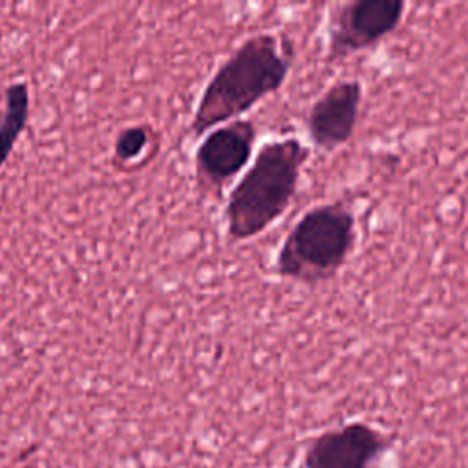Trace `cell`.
I'll return each instance as SVG.
<instances>
[{"label": "cell", "mask_w": 468, "mask_h": 468, "mask_svg": "<svg viewBox=\"0 0 468 468\" xmlns=\"http://www.w3.org/2000/svg\"><path fill=\"white\" fill-rule=\"evenodd\" d=\"M292 62L294 48L285 35L261 31L241 40L205 82L190 133L203 137L219 124L241 119L285 84Z\"/></svg>", "instance_id": "1"}, {"label": "cell", "mask_w": 468, "mask_h": 468, "mask_svg": "<svg viewBox=\"0 0 468 468\" xmlns=\"http://www.w3.org/2000/svg\"><path fill=\"white\" fill-rule=\"evenodd\" d=\"M309 155V148L296 137L272 139L260 146L227 196L223 221L230 241L258 238L287 212Z\"/></svg>", "instance_id": "2"}, {"label": "cell", "mask_w": 468, "mask_h": 468, "mask_svg": "<svg viewBox=\"0 0 468 468\" xmlns=\"http://www.w3.org/2000/svg\"><path fill=\"white\" fill-rule=\"evenodd\" d=\"M356 239V219L346 203L314 205L283 238L274 258V272L302 285L325 283L342 271Z\"/></svg>", "instance_id": "3"}, {"label": "cell", "mask_w": 468, "mask_h": 468, "mask_svg": "<svg viewBox=\"0 0 468 468\" xmlns=\"http://www.w3.org/2000/svg\"><path fill=\"white\" fill-rule=\"evenodd\" d=\"M256 139L258 126L245 117L207 132L194 152V179L199 194L219 199L252 163Z\"/></svg>", "instance_id": "4"}, {"label": "cell", "mask_w": 468, "mask_h": 468, "mask_svg": "<svg viewBox=\"0 0 468 468\" xmlns=\"http://www.w3.org/2000/svg\"><path fill=\"white\" fill-rule=\"evenodd\" d=\"M406 9L402 0H351L336 5L327 24V60L375 48L399 29Z\"/></svg>", "instance_id": "5"}, {"label": "cell", "mask_w": 468, "mask_h": 468, "mask_svg": "<svg viewBox=\"0 0 468 468\" xmlns=\"http://www.w3.org/2000/svg\"><path fill=\"white\" fill-rule=\"evenodd\" d=\"M388 448L389 439L378 428L353 420L311 439L300 468H373Z\"/></svg>", "instance_id": "6"}, {"label": "cell", "mask_w": 468, "mask_h": 468, "mask_svg": "<svg viewBox=\"0 0 468 468\" xmlns=\"http://www.w3.org/2000/svg\"><path fill=\"white\" fill-rule=\"evenodd\" d=\"M362 84L356 79L331 84L309 108L305 128L311 143L325 152L344 146L356 130L362 106Z\"/></svg>", "instance_id": "7"}, {"label": "cell", "mask_w": 468, "mask_h": 468, "mask_svg": "<svg viewBox=\"0 0 468 468\" xmlns=\"http://www.w3.org/2000/svg\"><path fill=\"white\" fill-rule=\"evenodd\" d=\"M31 115V90L20 79L4 90V108L0 110V170L11 159L18 139L26 132Z\"/></svg>", "instance_id": "8"}, {"label": "cell", "mask_w": 468, "mask_h": 468, "mask_svg": "<svg viewBox=\"0 0 468 468\" xmlns=\"http://www.w3.org/2000/svg\"><path fill=\"white\" fill-rule=\"evenodd\" d=\"M159 152L157 132L146 122L128 124L113 139L112 165L124 174L143 170Z\"/></svg>", "instance_id": "9"}]
</instances>
